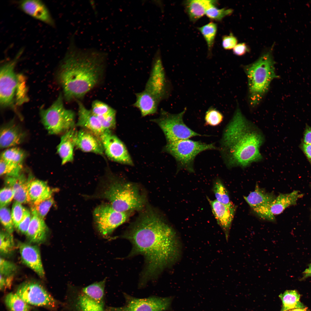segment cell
Wrapping results in <instances>:
<instances>
[{"label":"cell","instance_id":"6da1fadb","mask_svg":"<svg viewBox=\"0 0 311 311\" xmlns=\"http://www.w3.org/2000/svg\"><path fill=\"white\" fill-rule=\"evenodd\" d=\"M122 237L128 240L132 248L129 255H143L145 267L139 287L156 279L163 270L179 259L181 244L175 231L151 207H147Z\"/></svg>","mask_w":311,"mask_h":311},{"label":"cell","instance_id":"7a4b0ae2","mask_svg":"<svg viewBox=\"0 0 311 311\" xmlns=\"http://www.w3.org/2000/svg\"><path fill=\"white\" fill-rule=\"evenodd\" d=\"M71 45L62 60L58 79L66 100L81 98L98 83L105 57L97 51L81 50Z\"/></svg>","mask_w":311,"mask_h":311},{"label":"cell","instance_id":"3957f363","mask_svg":"<svg viewBox=\"0 0 311 311\" xmlns=\"http://www.w3.org/2000/svg\"><path fill=\"white\" fill-rule=\"evenodd\" d=\"M263 141L262 134L238 107L221 141L220 150L226 165L245 167L260 161V148Z\"/></svg>","mask_w":311,"mask_h":311},{"label":"cell","instance_id":"277c9868","mask_svg":"<svg viewBox=\"0 0 311 311\" xmlns=\"http://www.w3.org/2000/svg\"><path fill=\"white\" fill-rule=\"evenodd\" d=\"M107 175L99 192L94 197L108 200L111 206L119 211L132 212L144 207L146 198L137 185L112 175Z\"/></svg>","mask_w":311,"mask_h":311},{"label":"cell","instance_id":"5b68a950","mask_svg":"<svg viewBox=\"0 0 311 311\" xmlns=\"http://www.w3.org/2000/svg\"><path fill=\"white\" fill-rule=\"evenodd\" d=\"M272 51L265 52L255 61L244 67L248 80L249 102L252 108L260 103L272 81L279 77L275 72Z\"/></svg>","mask_w":311,"mask_h":311},{"label":"cell","instance_id":"8992f818","mask_svg":"<svg viewBox=\"0 0 311 311\" xmlns=\"http://www.w3.org/2000/svg\"><path fill=\"white\" fill-rule=\"evenodd\" d=\"M63 104V97L60 94L50 107L40 110L42 123L51 134L65 133L74 127L75 113L65 108Z\"/></svg>","mask_w":311,"mask_h":311},{"label":"cell","instance_id":"52a82bcc","mask_svg":"<svg viewBox=\"0 0 311 311\" xmlns=\"http://www.w3.org/2000/svg\"><path fill=\"white\" fill-rule=\"evenodd\" d=\"M216 149L214 143L206 144L187 139L167 143L163 150L174 158L177 164L178 171L184 169L193 173L194 161L197 155L204 151Z\"/></svg>","mask_w":311,"mask_h":311},{"label":"cell","instance_id":"ba28073f","mask_svg":"<svg viewBox=\"0 0 311 311\" xmlns=\"http://www.w3.org/2000/svg\"><path fill=\"white\" fill-rule=\"evenodd\" d=\"M186 111V108H185L181 112L173 114L161 109L159 117L151 120L162 129L167 143L201 136L192 130L184 123L183 118Z\"/></svg>","mask_w":311,"mask_h":311},{"label":"cell","instance_id":"9c48e42d","mask_svg":"<svg viewBox=\"0 0 311 311\" xmlns=\"http://www.w3.org/2000/svg\"><path fill=\"white\" fill-rule=\"evenodd\" d=\"M124 305L120 307H108L106 311H166L172 310V296L160 297L153 295L144 298H136L124 293Z\"/></svg>","mask_w":311,"mask_h":311},{"label":"cell","instance_id":"30bf717a","mask_svg":"<svg viewBox=\"0 0 311 311\" xmlns=\"http://www.w3.org/2000/svg\"><path fill=\"white\" fill-rule=\"evenodd\" d=\"M131 212H122L111 205L102 204L94 209L93 217L97 229L103 236L108 237L118 226L128 219Z\"/></svg>","mask_w":311,"mask_h":311},{"label":"cell","instance_id":"8fae6325","mask_svg":"<svg viewBox=\"0 0 311 311\" xmlns=\"http://www.w3.org/2000/svg\"><path fill=\"white\" fill-rule=\"evenodd\" d=\"M22 51L20 50L15 58L1 66L0 73V103L1 106L6 107L13 102L18 82V75L14 69Z\"/></svg>","mask_w":311,"mask_h":311},{"label":"cell","instance_id":"7c38bea8","mask_svg":"<svg viewBox=\"0 0 311 311\" xmlns=\"http://www.w3.org/2000/svg\"><path fill=\"white\" fill-rule=\"evenodd\" d=\"M16 293L29 304L56 310L58 306L55 299L39 283L34 282H25L20 285Z\"/></svg>","mask_w":311,"mask_h":311},{"label":"cell","instance_id":"4fadbf2b","mask_svg":"<svg viewBox=\"0 0 311 311\" xmlns=\"http://www.w3.org/2000/svg\"><path fill=\"white\" fill-rule=\"evenodd\" d=\"M106 281L105 279L81 289L76 300L78 311H106L104 301Z\"/></svg>","mask_w":311,"mask_h":311},{"label":"cell","instance_id":"5bb4252c","mask_svg":"<svg viewBox=\"0 0 311 311\" xmlns=\"http://www.w3.org/2000/svg\"><path fill=\"white\" fill-rule=\"evenodd\" d=\"M167 88L161 52L160 49H158L153 57L150 76L144 90L160 102L167 97Z\"/></svg>","mask_w":311,"mask_h":311},{"label":"cell","instance_id":"9a60e30c","mask_svg":"<svg viewBox=\"0 0 311 311\" xmlns=\"http://www.w3.org/2000/svg\"><path fill=\"white\" fill-rule=\"evenodd\" d=\"M303 194L297 190L287 194H280L269 204L253 209L261 218L274 221L275 216L281 213L288 207L295 205L297 200Z\"/></svg>","mask_w":311,"mask_h":311},{"label":"cell","instance_id":"2e32d148","mask_svg":"<svg viewBox=\"0 0 311 311\" xmlns=\"http://www.w3.org/2000/svg\"><path fill=\"white\" fill-rule=\"evenodd\" d=\"M104 152L113 161L132 166V159L124 144L111 130H106L99 137Z\"/></svg>","mask_w":311,"mask_h":311},{"label":"cell","instance_id":"e0dca14e","mask_svg":"<svg viewBox=\"0 0 311 311\" xmlns=\"http://www.w3.org/2000/svg\"><path fill=\"white\" fill-rule=\"evenodd\" d=\"M213 215L218 224L224 233L227 241L230 231L236 207L232 202L227 204L221 203L216 200H212L207 196Z\"/></svg>","mask_w":311,"mask_h":311},{"label":"cell","instance_id":"ac0fdd59","mask_svg":"<svg viewBox=\"0 0 311 311\" xmlns=\"http://www.w3.org/2000/svg\"><path fill=\"white\" fill-rule=\"evenodd\" d=\"M18 7L24 12L51 26L55 25L54 21L45 4L39 0H25L18 2Z\"/></svg>","mask_w":311,"mask_h":311},{"label":"cell","instance_id":"d6986e66","mask_svg":"<svg viewBox=\"0 0 311 311\" xmlns=\"http://www.w3.org/2000/svg\"><path fill=\"white\" fill-rule=\"evenodd\" d=\"M26 136L21 127L12 120L3 125L1 128L0 148L16 147L23 142Z\"/></svg>","mask_w":311,"mask_h":311},{"label":"cell","instance_id":"ffe728a7","mask_svg":"<svg viewBox=\"0 0 311 311\" xmlns=\"http://www.w3.org/2000/svg\"><path fill=\"white\" fill-rule=\"evenodd\" d=\"M22 262L42 278L45 273L41 261L40 251L36 246L20 242L18 244Z\"/></svg>","mask_w":311,"mask_h":311},{"label":"cell","instance_id":"44dd1931","mask_svg":"<svg viewBox=\"0 0 311 311\" xmlns=\"http://www.w3.org/2000/svg\"><path fill=\"white\" fill-rule=\"evenodd\" d=\"M77 103L78 118L77 125L99 138L105 130L103 127L98 117L91 110L86 108L80 101L77 100Z\"/></svg>","mask_w":311,"mask_h":311},{"label":"cell","instance_id":"7402d4cb","mask_svg":"<svg viewBox=\"0 0 311 311\" xmlns=\"http://www.w3.org/2000/svg\"><path fill=\"white\" fill-rule=\"evenodd\" d=\"M75 146L82 151L103 155L104 150L99 138L92 132L82 129L77 131Z\"/></svg>","mask_w":311,"mask_h":311},{"label":"cell","instance_id":"603a6c76","mask_svg":"<svg viewBox=\"0 0 311 311\" xmlns=\"http://www.w3.org/2000/svg\"><path fill=\"white\" fill-rule=\"evenodd\" d=\"M52 191L45 182L35 179L28 181L27 186L28 203L37 204L52 197Z\"/></svg>","mask_w":311,"mask_h":311},{"label":"cell","instance_id":"cb8c5ba5","mask_svg":"<svg viewBox=\"0 0 311 311\" xmlns=\"http://www.w3.org/2000/svg\"><path fill=\"white\" fill-rule=\"evenodd\" d=\"M77 131L74 128L67 131L62 136L57 147L58 153L62 165L73 160V150L75 146V139Z\"/></svg>","mask_w":311,"mask_h":311},{"label":"cell","instance_id":"d4e9b609","mask_svg":"<svg viewBox=\"0 0 311 311\" xmlns=\"http://www.w3.org/2000/svg\"><path fill=\"white\" fill-rule=\"evenodd\" d=\"M31 222L26 235L30 241L40 243L45 240L48 228L43 219L31 212Z\"/></svg>","mask_w":311,"mask_h":311},{"label":"cell","instance_id":"484cf974","mask_svg":"<svg viewBox=\"0 0 311 311\" xmlns=\"http://www.w3.org/2000/svg\"><path fill=\"white\" fill-rule=\"evenodd\" d=\"M217 1L211 0H189L184 2L185 11L190 20L195 22L206 14L211 7L216 5Z\"/></svg>","mask_w":311,"mask_h":311},{"label":"cell","instance_id":"4316f807","mask_svg":"<svg viewBox=\"0 0 311 311\" xmlns=\"http://www.w3.org/2000/svg\"><path fill=\"white\" fill-rule=\"evenodd\" d=\"M136 100L133 106L140 110L145 117L156 113L160 102L154 96L145 91L136 94Z\"/></svg>","mask_w":311,"mask_h":311},{"label":"cell","instance_id":"83f0119b","mask_svg":"<svg viewBox=\"0 0 311 311\" xmlns=\"http://www.w3.org/2000/svg\"><path fill=\"white\" fill-rule=\"evenodd\" d=\"M28 181L23 174L17 177H7L6 178L5 183L7 186L13 190L15 201L21 204L28 203L27 186Z\"/></svg>","mask_w":311,"mask_h":311},{"label":"cell","instance_id":"f1b7e54d","mask_svg":"<svg viewBox=\"0 0 311 311\" xmlns=\"http://www.w3.org/2000/svg\"><path fill=\"white\" fill-rule=\"evenodd\" d=\"M276 197L272 193L267 192L257 185L255 190L251 192L244 199L253 209L258 207L272 202Z\"/></svg>","mask_w":311,"mask_h":311},{"label":"cell","instance_id":"f546056e","mask_svg":"<svg viewBox=\"0 0 311 311\" xmlns=\"http://www.w3.org/2000/svg\"><path fill=\"white\" fill-rule=\"evenodd\" d=\"M282 302L280 311H288L291 309L305 308L300 301V295L295 290H287L279 295Z\"/></svg>","mask_w":311,"mask_h":311},{"label":"cell","instance_id":"4dcf8cb0","mask_svg":"<svg viewBox=\"0 0 311 311\" xmlns=\"http://www.w3.org/2000/svg\"><path fill=\"white\" fill-rule=\"evenodd\" d=\"M5 304L11 311H31V308L16 293H10L5 296Z\"/></svg>","mask_w":311,"mask_h":311},{"label":"cell","instance_id":"1f68e13d","mask_svg":"<svg viewBox=\"0 0 311 311\" xmlns=\"http://www.w3.org/2000/svg\"><path fill=\"white\" fill-rule=\"evenodd\" d=\"M26 156L24 150L16 146L4 150L1 153L0 158L12 163L22 164Z\"/></svg>","mask_w":311,"mask_h":311},{"label":"cell","instance_id":"d6a6232c","mask_svg":"<svg viewBox=\"0 0 311 311\" xmlns=\"http://www.w3.org/2000/svg\"><path fill=\"white\" fill-rule=\"evenodd\" d=\"M207 44L208 52L211 54L213 47L217 30V24L210 22L198 28Z\"/></svg>","mask_w":311,"mask_h":311},{"label":"cell","instance_id":"836d02e7","mask_svg":"<svg viewBox=\"0 0 311 311\" xmlns=\"http://www.w3.org/2000/svg\"><path fill=\"white\" fill-rule=\"evenodd\" d=\"M22 164L12 163L0 158V174L7 177H17L22 174Z\"/></svg>","mask_w":311,"mask_h":311},{"label":"cell","instance_id":"e575fe53","mask_svg":"<svg viewBox=\"0 0 311 311\" xmlns=\"http://www.w3.org/2000/svg\"><path fill=\"white\" fill-rule=\"evenodd\" d=\"M216 200L219 202L227 204L231 202L228 193L221 180L219 178L215 180L213 188Z\"/></svg>","mask_w":311,"mask_h":311},{"label":"cell","instance_id":"d590c367","mask_svg":"<svg viewBox=\"0 0 311 311\" xmlns=\"http://www.w3.org/2000/svg\"><path fill=\"white\" fill-rule=\"evenodd\" d=\"M216 5L209 7L206 11L205 15L210 19L217 21H221L225 17L232 14L233 10L231 9L223 8H218Z\"/></svg>","mask_w":311,"mask_h":311},{"label":"cell","instance_id":"8d00e7d4","mask_svg":"<svg viewBox=\"0 0 311 311\" xmlns=\"http://www.w3.org/2000/svg\"><path fill=\"white\" fill-rule=\"evenodd\" d=\"M0 251L3 255L11 253L13 250L14 243L12 234L1 231L0 234Z\"/></svg>","mask_w":311,"mask_h":311},{"label":"cell","instance_id":"74e56055","mask_svg":"<svg viewBox=\"0 0 311 311\" xmlns=\"http://www.w3.org/2000/svg\"><path fill=\"white\" fill-rule=\"evenodd\" d=\"M18 82L16 92L17 104L21 105L27 100L25 80L21 74H18Z\"/></svg>","mask_w":311,"mask_h":311},{"label":"cell","instance_id":"f35d334b","mask_svg":"<svg viewBox=\"0 0 311 311\" xmlns=\"http://www.w3.org/2000/svg\"><path fill=\"white\" fill-rule=\"evenodd\" d=\"M0 218L1 222L6 232L12 234L14 227L11 212L9 209L6 206L0 207Z\"/></svg>","mask_w":311,"mask_h":311},{"label":"cell","instance_id":"ab89813d","mask_svg":"<svg viewBox=\"0 0 311 311\" xmlns=\"http://www.w3.org/2000/svg\"><path fill=\"white\" fill-rule=\"evenodd\" d=\"M223 116L219 111L211 108L206 112L205 117V124L211 126H216L223 121Z\"/></svg>","mask_w":311,"mask_h":311},{"label":"cell","instance_id":"60d3db41","mask_svg":"<svg viewBox=\"0 0 311 311\" xmlns=\"http://www.w3.org/2000/svg\"><path fill=\"white\" fill-rule=\"evenodd\" d=\"M54 202L53 199L52 197L37 204L32 205L31 212L36 214L43 219L48 212Z\"/></svg>","mask_w":311,"mask_h":311},{"label":"cell","instance_id":"b9f144b4","mask_svg":"<svg viewBox=\"0 0 311 311\" xmlns=\"http://www.w3.org/2000/svg\"><path fill=\"white\" fill-rule=\"evenodd\" d=\"M116 111L113 108L106 114L97 116L105 130H111L115 128L116 125Z\"/></svg>","mask_w":311,"mask_h":311},{"label":"cell","instance_id":"7bdbcfd3","mask_svg":"<svg viewBox=\"0 0 311 311\" xmlns=\"http://www.w3.org/2000/svg\"><path fill=\"white\" fill-rule=\"evenodd\" d=\"M26 209L21 204L15 201L13 204L11 214L14 228H17Z\"/></svg>","mask_w":311,"mask_h":311},{"label":"cell","instance_id":"ee69618b","mask_svg":"<svg viewBox=\"0 0 311 311\" xmlns=\"http://www.w3.org/2000/svg\"><path fill=\"white\" fill-rule=\"evenodd\" d=\"M113 109L106 103L96 100L92 102L91 110L95 115L101 116L108 113Z\"/></svg>","mask_w":311,"mask_h":311},{"label":"cell","instance_id":"f6af8a7d","mask_svg":"<svg viewBox=\"0 0 311 311\" xmlns=\"http://www.w3.org/2000/svg\"><path fill=\"white\" fill-rule=\"evenodd\" d=\"M16 269V266L14 263L2 258H0L1 275L6 276H11Z\"/></svg>","mask_w":311,"mask_h":311},{"label":"cell","instance_id":"bcb514c9","mask_svg":"<svg viewBox=\"0 0 311 311\" xmlns=\"http://www.w3.org/2000/svg\"><path fill=\"white\" fill-rule=\"evenodd\" d=\"M14 198V194L13 190L10 187H4L0 190V207L6 206L11 202Z\"/></svg>","mask_w":311,"mask_h":311},{"label":"cell","instance_id":"7dc6e473","mask_svg":"<svg viewBox=\"0 0 311 311\" xmlns=\"http://www.w3.org/2000/svg\"><path fill=\"white\" fill-rule=\"evenodd\" d=\"M31 213L26 209L24 215L19 223L17 229L21 233L26 235L31 222Z\"/></svg>","mask_w":311,"mask_h":311},{"label":"cell","instance_id":"c3c4849f","mask_svg":"<svg viewBox=\"0 0 311 311\" xmlns=\"http://www.w3.org/2000/svg\"><path fill=\"white\" fill-rule=\"evenodd\" d=\"M237 39L232 33L223 36L222 38V45L225 50L233 49L237 44Z\"/></svg>","mask_w":311,"mask_h":311},{"label":"cell","instance_id":"681fc988","mask_svg":"<svg viewBox=\"0 0 311 311\" xmlns=\"http://www.w3.org/2000/svg\"><path fill=\"white\" fill-rule=\"evenodd\" d=\"M249 51L248 46L244 43L237 44L233 50V53L236 55L241 56Z\"/></svg>","mask_w":311,"mask_h":311},{"label":"cell","instance_id":"f907efd6","mask_svg":"<svg viewBox=\"0 0 311 311\" xmlns=\"http://www.w3.org/2000/svg\"><path fill=\"white\" fill-rule=\"evenodd\" d=\"M12 276H6L0 274V288L3 290L6 288H10L12 281Z\"/></svg>","mask_w":311,"mask_h":311},{"label":"cell","instance_id":"816d5d0a","mask_svg":"<svg viewBox=\"0 0 311 311\" xmlns=\"http://www.w3.org/2000/svg\"><path fill=\"white\" fill-rule=\"evenodd\" d=\"M300 147L311 165V145L305 144L302 142L300 144Z\"/></svg>","mask_w":311,"mask_h":311},{"label":"cell","instance_id":"f5cc1de1","mask_svg":"<svg viewBox=\"0 0 311 311\" xmlns=\"http://www.w3.org/2000/svg\"><path fill=\"white\" fill-rule=\"evenodd\" d=\"M304 143L311 145V127L306 125L303 135V141Z\"/></svg>","mask_w":311,"mask_h":311},{"label":"cell","instance_id":"db71d44e","mask_svg":"<svg viewBox=\"0 0 311 311\" xmlns=\"http://www.w3.org/2000/svg\"><path fill=\"white\" fill-rule=\"evenodd\" d=\"M303 274L304 278L311 277V262L309 264L308 267L303 272Z\"/></svg>","mask_w":311,"mask_h":311},{"label":"cell","instance_id":"11a10c76","mask_svg":"<svg viewBox=\"0 0 311 311\" xmlns=\"http://www.w3.org/2000/svg\"><path fill=\"white\" fill-rule=\"evenodd\" d=\"M288 311H306V310L305 308H297L291 309Z\"/></svg>","mask_w":311,"mask_h":311}]
</instances>
